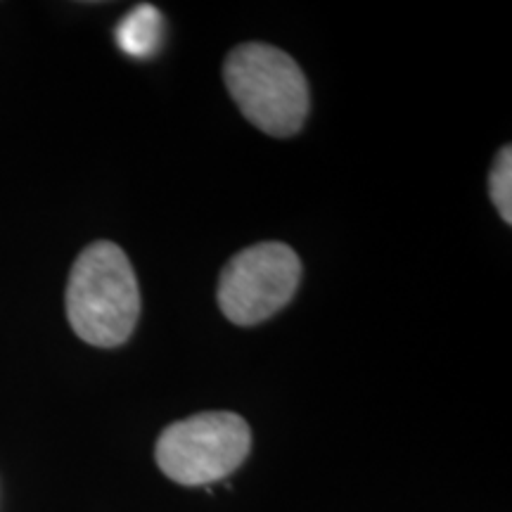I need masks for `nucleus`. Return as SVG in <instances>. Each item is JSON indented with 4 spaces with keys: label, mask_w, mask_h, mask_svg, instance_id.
Returning <instances> with one entry per match:
<instances>
[{
    "label": "nucleus",
    "mask_w": 512,
    "mask_h": 512,
    "mask_svg": "<svg viewBox=\"0 0 512 512\" xmlns=\"http://www.w3.org/2000/svg\"><path fill=\"white\" fill-rule=\"evenodd\" d=\"M67 318L86 344L114 349L133 335L140 316V287L124 249L110 240L88 245L67 283Z\"/></svg>",
    "instance_id": "obj_1"
},
{
    "label": "nucleus",
    "mask_w": 512,
    "mask_h": 512,
    "mask_svg": "<svg viewBox=\"0 0 512 512\" xmlns=\"http://www.w3.org/2000/svg\"><path fill=\"white\" fill-rule=\"evenodd\" d=\"M230 98L259 131L290 138L309 117V83L285 50L268 43H242L223 64Z\"/></svg>",
    "instance_id": "obj_2"
},
{
    "label": "nucleus",
    "mask_w": 512,
    "mask_h": 512,
    "mask_svg": "<svg viewBox=\"0 0 512 512\" xmlns=\"http://www.w3.org/2000/svg\"><path fill=\"white\" fill-rule=\"evenodd\" d=\"M252 430L238 413L211 411L178 420L159 434L155 458L166 477L183 486L214 484L245 463Z\"/></svg>",
    "instance_id": "obj_3"
},
{
    "label": "nucleus",
    "mask_w": 512,
    "mask_h": 512,
    "mask_svg": "<svg viewBox=\"0 0 512 512\" xmlns=\"http://www.w3.org/2000/svg\"><path fill=\"white\" fill-rule=\"evenodd\" d=\"M302 280V261L285 242H259L242 249L221 271L216 302L230 323H264L285 309Z\"/></svg>",
    "instance_id": "obj_4"
},
{
    "label": "nucleus",
    "mask_w": 512,
    "mask_h": 512,
    "mask_svg": "<svg viewBox=\"0 0 512 512\" xmlns=\"http://www.w3.org/2000/svg\"><path fill=\"white\" fill-rule=\"evenodd\" d=\"M119 48L126 55L150 57L162 41V15L152 5H138L117 27Z\"/></svg>",
    "instance_id": "obj_5"
},
{
    "label": "nucleus",
    "mask_w": 512,
    "mask_h": 512,
    "mask_svg": "<svg viewBox=\"0 0 512 512\" xmlns=\"http://www.w3.org/2000/svg\"><path fill=\"white\" fill-rule=\"evenodd\" d=\"M489 192L491 200H494L498 214L501 219L512 223V147L505 145L498 150L494 159V166H491L489 176Z\"/></svg>",
    "instance_id": "obj_6"
}]
</instances>
